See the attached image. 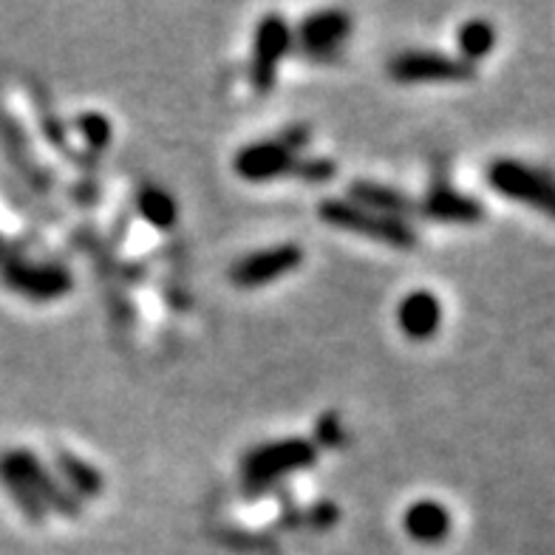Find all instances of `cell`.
Listing matches in <instances>:
<instances>
[{"instance_id": "cell-1", "label": "cell", "mask_w": 555, "mask_h": 555, "mask_svg": "<svg viewBox=\"0 0 555 555\" xmlns=\"http://www.w3.org/2000/svg\"><path fill=\"white\" fill-rule=\"evenodd\" d=\"M314 462H318V448L312 446V439H272V442H263V446H256L253 451H247V456L242 462L244 485L253 493H261V490L281 482L284 476L295 474V470L312 468Z\"/></svg>"}, {"instance_id": "cell-2", "label": "cell", "mask_w": 555, "mask_h": 555, "mask_svg": "<svg viewBox=\"0 0 555 555\" xmlns=\"http://www.w3.org/2000/svg\"><path fill=\"white\" fill-rule=\"evenodd\" d=\"M318 216H321V221L344 230V233L363 235V238L383 242L397 249L416 247V233L409 221L365 210V207L354 205L349 198H323L321 205H318Z\"/></svg>"}, {"instance_id": "cell-3", "label": "cell", "mask_w": 555, "mask_h": 555, "mask_svg": "<svg viewBox=\"0 0 555 555\" xmlns=\"http://www.w3.org/2000/svg\"><path fill=\"white\" fill-rule=\"evenodd\" d=\"M293 49V29L284 15L270 12L256 23L253 52H249V82L258 96H267L275 86L278 63Z\"/></svg>"}, {"instance_id": "cell-4", "label": "cell", "mask_w": 555, "mask_h": 555, "mask_svg": "<svg viewBox=\"0 0 555 555\" xmlns=\"http://www.w3.org/2000/svg\"><path fill=\"white\" fill-rule=\"evenodd\" d=\"M488 184L499 196L521 202V205L535 207L541 212H553L555 193L553 184H550V176L530 168V165H521L516 159L490 162Z\"/></svg>"}, {"instance_id": "cell-5", "label": "cell", "mask_w": 555, "mask_h": 555, "mask_svg": "<svg viewBox=\"0 0 555 555\" xmlns=\"http://www.w3.org/2000/svg\"><path fill=\"white\" fill-rule=\"evenodd\" d=\"M3 281L21 298L49 304L66 298L74 289V278L63 263H31L23 258H12L3 270Z\"/></svg>"}, {"instance_id": "cell-6", "label": "cell", "mask_w": 555, "mask_h": 555, "mask_svg": "<svg viewBox=\"0 0 555 555\" xmlns=\"http://www.w3.org/2000/svg\"><path fill=\"white\" fill-rule=\"evenodd\" d=\"M0 460L7 462L9 468L21 476L23 482L29 485V490L35 493V499L43 504L46 511H57L60 516H80V502L63 488L57 476L46 468L43 462L37 460V453L26 451V448H17V451H7Z\"/></svg>"}, {"instance_id": "cell-7", "label": "cell", "mask_w": 555, "mask_h": 555, "mask_svg": "<svg viewBox=\"0 0 555 555\" xmlns=\"http://www.w3.org/2000/svg\"><path fill=\"white\" fill-rule=\"evenodd\" d=\"M300 263H304V249L298 244L256 249L230 267V284L238 286V289H258V286L286 278L289 272L298 270Z\"/></svg>"}, {"instance_id": "cell-8", "label": "cell", "mask_w": 555, "mask_h": 555, "mask_svg": "<svg viewBox=\"0 0 555 555\" xmlns=\"http://www.w3.org/2000/svg\"><path fill=\"white\" fill-rule=\"evenodd\" d=\"M474 74V66L442 52H400L397 57L388 60V77L405 82V86H414V82H460L470 80Z\"/></svg>"}, {"instance_id": "cell-9", "label": "cell", "mask_w": 555, "mask_h": 555, "mask_svg": "<svg viewBox=\"0 0 555 555\" xmlns=\"http://www.w3.org/2000/svg\"><path fill=\"white\" fill-rule=\"evenodd\" d=\"M351 31V15L344 9H318L298 23L293 43L300 46V52L309 57L330 60L340 49Z\"/></svg>"}, {"instance_id": "cell-10", "label": "cell", "mask_w": 555, "mask_h": 555, "mask_svg": "<svg viewBox=\"0 0 555 555\" xmlns=\"http://www.w3.org/2000/svg\"><path fill=\"white\" fill-rule=\"evenodd\" d=\"M298 156L281 142V139H261V142H249L238 154L233 156V170L242 176L244 182L263 184L281 176L293 173V165Z\"/></svg>"}, {"instance_id": "cell-11", "label": "cell", "mask_w": 555, "mask_h": 555, "mask_svg": "<svg viewBox=\"0 0 555 555\" xmlns=\"http://www.w3.org/2000/svg\"><path fill=\"white\" fill-rule=\"evenodd\" d=\"M416 210L434 221H446V224H476L485 219V205L476 196L456 191L446 173L434 176L431 188L425 198L416 205Z\"/></svg>"}, {"instance_id": "cell-12", "label": "cell", "mask_w": 555, "mask_h": 555, "mask_svg": "<svg viewBox=\"0 0 555 555\" xmlns=\"http://www.w3.org/2000/svg\"><path fill=\"white\" fill-rule=\"evenodd\" d=\"M397 326L409 340L425 344L442 326V304L431 289H414L397 304Z\"/></svg>"}, {"instance_id": "cell-13", "label": "cell", "mask_w": 555, "mask_h": 555, "mask_svg": "<svg viewBox=\"0 0 555 555\" xmlns=\"http://www.w3.org/2000/svg\"><path fill=\"white\" fill-rule=\"evenodd\" d=\"M402 530L416 544H439L446 541L453 530V516L442 502H434V499H416L414 504L405 507L402 513Z\"/></svg>"}, {"instance_id": "cell-14", "label": "cell", "mask_w": 555, "mask_h": 555, "mask_svg": "<svg viewBox=\"0 0 555 555\" xmlns=\"http://www.w3.org/2000/svg\"><path fill=\"white\" fill-rule=\"evenodd\" d=\"M349 202L365 207V210L383 212V216H391V219H405L411 212H416V202L411 196H405L397 188H386V184L369 182V179H358V182L349 184Z\"/></svg>"}, {"instance_id": "cell-15", "label": "cell", "mask_w": 555, "mask_h": 555, "mask_svg": "<svg viewBox=\"0 0 555 555\" xmlns=\"http://www.w3.org/2000/svg\"><path fill=\"white\" fill-rule=\"evenodd\" d=\"M54 468H57V479L63 482V488L77 502H82V499H96L103 493V474L94 465H88L86 460H80V456H74L68 451H57L54 453Z\"/></svg>"}, {"instance_id": "cell-16", "label": "cell", "mask_w": 555, "mask_h": 555, "mask_svg": "<svg viewBox=\"0 0 555 555\" xmlns=\"http://www.w3.org/2000/svg\"><path fill=\"white\" fill-rule=\"evenodd\" d=\"M133 207H137L139 219L162 230V233H170L176 221H179L176 198L165 188H159V184H142L137 191V198H133Z\"/></svg>"}, {"instance_id": "cell-17", "label": "cell", "mask_w": 555, "mask_h": 555, "mask_svg": "<svg viewBox=\"0 0 555 555\" xmlns=\"http://www.w3.org/2000/svg\"><path fill=\"white\" fill-rule=\"evenodd\" d=\"M493 46H496V29L490 21L470 17L456 29V52H460L462 63H468V66H476L479 60L488 57Z\"/></svg>"}, {"instance_id": "cell-18", "label": "cell", "mask_w": 555, "mask_h": 555, "mask_svg": "<svg viewBox=\"0 0 555 555\" xmlns=\"http://www.w3.org/2000/svg\"><path fill=\"white\" fill-rule=\"evenodd\" d=\"M0 485L9 490V496H12V502L21 507V513L26 516V519L31 521V525H43L46 516H49V511H46L43 504L37 502L35 493L29 490V485L23 482L21 476L15 474V470L9 468L7 462L0 460Z\"/></svg>"}, {"instance_id": "cell-19", "label": "cell", "mask_w": 555, "mask_h": 555, "mask_svg": "<svg viewBox=\"0 0 555 555\" xmlns=\"http://www.w3.org/2000/svg\"><path fill=\"white\" fill-rule=\"evenodd\" d=\"M74 128L80 131L82 142L91 154H103L105 147L111 145V137H114V128H111V119L100 111H86L80 117L74 119Z\"/></svg>"}, {"instance_id": "cell-20", "label": "cell", "mask_w": 555, "mask_h": 555, "mask_svg": "<svg viewBox=\"0 0 555 555\" xmlns=\"http://www.w3.org/2000/svg\"><path fill=\"white\" fill-rule=\"evenodd\" d=\"M337 173V165L332 159H326V156H298L293 165V173L295 179H300V182L307 184H323L330 182V179H335Z\"/></svg>"}, {"instance_id": "cell-21", "label": "cell", "mask_w": 555, "mask_h": 555, "mask_svg": "<svg viewBox=\"0 0 555 555\" xmlns=\"http://www.w3.org/2000/svg\"><path fill=\"white\" fill-rule=\"evenodd\" d=\"M344 442V425H340V416L335 411H326V414L318 420L314 425V439L312 446H323V448H337Z\"/></svg>"}, {"instance_id": "cell-22", "label": "cell", "mask_w": 555, "mask_h": 555, "mask_svg": "<svg viewBox=\"0 0 555 555\" xmlns=\"http://www.w3.org/2000/svg\"><path fill=\"white\" fill-rule=\"evenodd\" d=\"M309 133H312V131H309V125L295 122V125H289V128H284V131L278 133V139H281V142H284V145L289 147L295 156H300V151L309 145Z\"/></svg>"}, {"instance_id": "cell-23", "label": "cell", "mask_w": 555, "mask_h": 555, "mask_svg": "<svg viewBox=\"0 0 555 555\" xmlns=\"http://www.w3.org/2000/svg\"><path fill=\"white\" fill-rule=\"evenodd\" d=\"M0 253H3V238H0Z\"/></svg>"}]
</instances>
